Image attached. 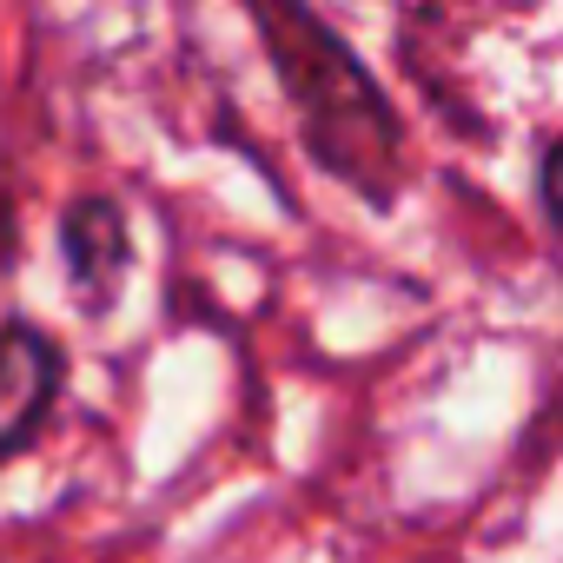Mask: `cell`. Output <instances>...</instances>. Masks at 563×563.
I'll use <instances>...</instances> for the list:
<instances>
[{
    "instance_id": "obj_1",
    "label": "cell",
    "mask_w": 563,
    "mask_h": 563,
    "mask_svg": "<svg viewBox=\"0 0 563 563\" xmlns=\"http://www.w3.org/2000/svg\"><path fill=\"white\" fill-rule=\"evenodd\" d=\"M272 74L286 87L299 133L325 173H339L358 199L391 206L405 173V126L385 100V87L365 74V60L306 8H258L252 14Z\"/></svg>"
},
{
    "instance_id": "obj_2",
    "label": "cell",
    "mask_w": 563,
    "mask_h": 563,
    "mask_svg": "<svg viewBox=\"0 0 563 563\" xmlns=\"http://www.w3.org/2000/svg\"><path fill=\"white\" fill-rule=\"evenodd\" d=\"M60 372H67V358L41 325H27V319L0 325V464L34 444L41 418L60 398Z\"/></svg>"
},
{
    "instance_id": "obj_4",
    "label": "cell",
    "mask_w": 563,
    "mask_h": 563,
    "mask_svg": "<svg viewBox=\"0 0 563 563\" xmlns=\"http://www.w3.org/2000/svg\"><path fill=\"white\" fill-rule=\"evenodd\" d=\"M537 199H543L550 225L563 232V140H550V146H543V159H537Z\"/></svg>"
},
{
    "instance_id": "obj_3",
    "label": "cell",
    "mask_w": 563,
    "mask_h": 563,
    "mask_svg": "<svg viewBox=\"0 0 563 563\" xmlns=\"http://www.w3.org/2000/svg\"><path fill=\"white\" fill-rule=\"evenodd\" d=\"M126 252H133L126 245V212L113 199H74L60 212V258H67V278L87 306H100L120 286Z\"/></svg>"
}]
</instances>
